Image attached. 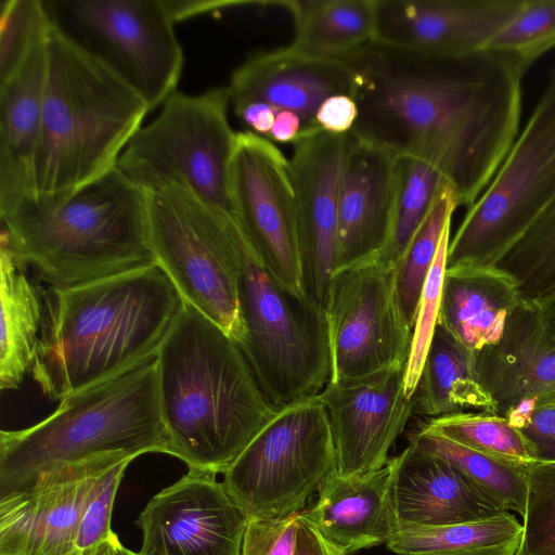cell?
Masks as SVG:
<instances>
[{
  "label": "cell",
  "mask_w": 555,
  "mask_h": 555,
  "mask_svg": "<svg viewBox=\"0 0 555 555\" xmlns=\"http://www.w3.org/2000/svg\"><path fill=\"white\" fill-rule=\"evenodd\" d=\"M416 70L357 54L362 73L351 131L434 164L457 206L483 193L519 133L524 75L491 51L425 60Z\"/></svg>",
  "instance_id": "cell-1"
},
{
  "label": "cell",
  "mask_w": 555,
  "mask_h": 555,
  "mask_svg": "<svg viewBox=\"0 0 555 555\" xmlns=\"http://www.w3.org/2000/svg\"><path fill=\"white\" fill-rule=\"evenodd\" d=\"M30 370L52 400L156 357L183 304L158 266L73 287H47Z\"/></svg>",
  "instance_id": "cell-2"
},
{
  "label": "cell",
  "mask_w": 555,
  "mask_h": 555,
  "mask_svg": "<svg viewBox=\"0 0 555 555\" xmlns=\"http://www.w3.org/2000/svg\"><path fill=\"white\" fill-rule=\"evenodd\" d=\"M156 365L169 454L189 468L223 474L278 412L237 343L185 301Z\"/></svg>",
  "instance_id": "cell-3"
},
{
  "label": "cell",
  "mask_w": 555,
  "mask_h": 555,
  "mask_svg": "<svg viewBox=\"0 0 555 555\" xmlns=\"http://www.w3.org/2000/svg\"><path fill=\"white\" fill-rule=\"evenodd\" d=\"M35 202H62L114 168L150 112L118 75L51 24Z\"/></svg>",
  "instance_id": "cell-4"
},
{
  "label": "cell",
  "mask_w": 555,
  "mask_h": 555,
  "mask_svg": "<svg viewBox=\"0 0 555 555\" xmlns=\"http://www.w3.org/2000/svg\"><path fill=\"white\" fill-rule=\"evenodd\" d=\"M0 219V241L49 287L157 264L145 192L117 167L62 202L30 201Z\"/></svg>",
  "instance_id": "cell-5"
},
{
  "label": "cell",
  "mask_w": 555,
  "mask_h": 555,
  "mask_svg": "<svg viewBox=\"0 0 555 555\" xmlns=\"http://www.w3.org/2000/svg\"><path fill=\"white\" fill-rule=\"evenodd\" d=\"M170 453L156 357L60 400L41 422L0 433V495L42 472L108 453Z\"/></svg>",
  "instance_id": "cell-6"
},
{
  "label": "cell",
  "mask_w": 555,
  "mask_h": 555,
  "mask_svg": "<svg viewBox=\"0 0 555 555\" xmlns=\"http://www.w3.org/2000/svg\"><path fill=\"white\" fill-rule=\"evenodd\" d=\"M238 295L244 336L237 345L269 404L279 411L318 396L332 375L325 312L286 289L246 236Z\"/></svg>",
  "instance_id": "cell-7"
},
{
  "label": "cell",
  "mask_w": 555,
  "mask_h": 555,
  "mask_svg": "<svg viewBox=\"0 0 555 555\" xmlns=\"http://www.w3.org/2000/svg\"><path fill=\"white\" fill-rule=\"evenodd\" d=\"M157 264L183 301L240 344L244 336L238 258L245 235L234 215L182 185L145 192Z\"/></svg>",
  "instance_id": "cell-8"
},
{
  "label": "cell",
  "mask_w": 555,
  "mask_h": 555,
  "mask_svg": "<svg viewBox=\"0 0 555 555\" xmlns=\"http://www.w3.org/2000/svg\"><path fill=\"white\" fill-rule=\"evenodd\" d=\"M555 205V65L493 179L450 238L446 272L492 268Z\"/></svg>",
  "instance_id": "cell-9"
},
{
  "label": "cell",
  "mask_w": 555,
  "mask_h": 555,
  "mask_svg": "<svg viewBox=\"0 0 555 555\" xmlns=\"http://www.w3.org/2000/svg\"><path fill=\"white\" fill-rule=\"evenodd\" d=\"M229 108L228 87L195 95L175 91L132 137L116 167L144 192L182 185L232 212L230 168L237 132Z\"/></svg>",
  "instance_id": "cell-10"
},
{
  "label": "cell",
  "mask_w": 555,
  "mask_h": 555,
  "mask_svg": "<svg viewBox=\"0 0 555 555\" xmlns=\"http://www.w3.org/2000/svg\"><path fill=\"white\" fill-rule=\"evenodd\" d=\"M337 473L327 412L318 396L279 410L233 464L223 486L247 520L301 512Z\"/></svg>",
  "instance_id": "cell-11"
},
{
  "label": "cell",
  "mask_w": 555,
  "mask_h": 555,
  "mask_svg": "<svg viewBox=\"0 0 555 555\" xmlns=\"http://www.w3.org/2000/svg\"><path fill=\"white\" fill-rule=\"evenodd\" d=\"M50 22L146 103L162 106L177 88L183 52L163 0H43Z\"/></svg>",
  "instance_id": "cell-12"
},
{
  "label": "cell",
  "mask_w": 555,
  "mask_h": 555,
  "mask_svg": "<svg viewBox=\"0 0 555 555\" xmlns=\"http://www.w3.org/2000/svg\"><path fill=\"white\" fill-rule=\"evenodd\" d=\"M395 269L377 261L335 271L325 317L330 380L406 365L413 336L397 301Z\"/></svg>",
  "instance_id": "cell-13"
},
{
  "label": "cell",
  "mask_w": 555,
  "mask_h": 555,
  "mask_svg": "<svg viewBox=\"0 0 555 555\" xmlns=\"http://www.w3.org/2000/svg\"><path fill=\"white\" fill-rule=\"evenodd\" d=\"M230 196L232 212L264 266L286 289L305 298L288 159L269 139L237 132Z\"/></svg>",
  "instance_id": "cell-14"
},
{
  "label": "cell",
  "mask_w": 555,
  "mask_h": 555,
  "mask_svg": "<svg viewBox=\"0 0 555 555\" xmlns=\"http://www.w3.org/2000/svg\"><path fill=\"white\" fill-rule=\"evenodd\" d=\"M135 457L108 453L63 464L0 495V555H69L99 479Z\"/></svg>",
  "instance_id": "cell-15"
},
{
  "label": "cell",
  "mask_w": 555,
  "mask_h": 555,
  "mask_svg": "<svg viewBox=\"0 0 555 555\" xmlns=\"http://www.w3.org/2000/svg\"><path fill=\"white\" fill-rule=\"evenodd\" d=\"M350 131L312 128L292 142L289 177L295 194L304 296L325 310L336 270L339 192ZM325 312V311H324Z\"/></svg>",
  "instance_id": "cell-16"
},
{
  "label": "cell",
  "mask_w": 555,
  "mask_h": 555,
  "mask_svg": "<svg viewBox=\"0 0 555 555\" xmlns=\"http://www.w3.org/2000/svg\"><path fill=\"white\" fill-rule=\"evenodd\" d=\"M140 555H241L247 519L216 474L189 468L135 520Z\"/></svg>",
  "instance_id": "cell-17"
},
{
  "label": "cell",
  "mask_w": 555,
  "mask_h": 555,
  "mask_svg": "<svg viewBox=\"0 0 555 555\" xmlns=\"http://www.w3.org/2000/svg\"><path fill=\"white\" fill-rule=\"evenodd\" d=\"M524 0H377L375 46L453 61L487 50Z\"/></svg>",
  "instance_id": "cell-18"
},
{
  "label": "cell",
  "mask_w": 555,
  "mask_h": 555,
  "mask_svg": "<svg viewBox=\"0 0 555 555\" xmlns=\"http://www.w3.org/2000/svg\"><path fill=\"white\" fill-rule=\"evenodd\" d=\"M405 365L330 380L318 395L330 420L337 474L363 476L388 462V451L414 414L404 388Z\"/></svg>",
  "instance_id": "cell-19"
},
{
  "label": "cell",
  "mask_w": 555,
  "mask_h": 555,
  "mask_svg": "<svg viewBox=\"0 0 555 555\" xmlns=\"http://www.w3.org/2000/svg\"><path fill=\"white\" fill-rule=\"evenodd\" d=\"M399 153L350 131L338 206L336 270L374 262L388 245Z\"/></svg>",
  "instance_id": "cell-20"
},
{
  "label": "cell",
  "mask_w": 555,
  "mask_h": 555,
  "mask_svg": "<svg viewBox=\"0 0 555 555\" xmlns=\"http://www.w3.org/2000/svg\"><path fill=\"white\" fill-rule=\"evenodd\" d=\"M361 81L360 68L349 59L311 56L285 47L254 54L233 72L230 107L262 103L297 114L301 130L319 128L321 104L337 94L354 99Z\"/></svg>",
  "instance_id": "cell-21"
},
{
  "label": "cell",
  "mask_w": 555,
  "mask_h": 555,
  "mask_svg": "<svg viewBox=\"0 0 555 555\" xmlns=\"http://www.w3.org/2000/svg\"><path fill=\"white\" fill-rule=\"evenodd\" d=\"M392 461L391 503L398 526H449L506 512L441 457L408 444Z\"/></svg>",
  "instance_id": "cell-22"
},
{
  "label": "cell",
  "mask_w": 555,
  "mask_h": 555,
  "mask_svg": "<svg viewBox=\"0 0 555 555\" xmlns=\"http://www.w3.org/2000/svg\"><path fill=\"white\" fill-rule=\"evenodd\" d=\"M46 41L47 37L18 69L0 83V217L35 199L34 170L42 122Z\"/></svg>",
  "instance_id": "cell-23"
},
{
  "label": "cell",
  "mask_w": 555,
  "mask_h": 555,
  "mask_svg": "<svg viewBox=\"0 0 555 555\" xmlns=\"http://www.w3.org/2000/svg\"><path fill=\"white\" fill-rule=\"evenodd\" d=\"M392 472L390 457L384 467L363 476L335 473L320 487L317 503L301 515L347 555L386 544L398 527L391 503Z\"/></svg>",
  "instance_id": "cell-24"
},
{
  "label": "cell",
  "mask_w": 555,
  "mask_h": 555,
  "mask_svg": "<svg viewBox=\"0 0 555 555\" xmlns=\"http://www.w3.org/2000/svg\"><path fill=\"white\" fill-rule=\"evenodd\" d=\"M519 302L513 288L491 271L446 272L438 323L478 353L501 341Z\"/></svg>",
  "instance_id": "cell-25"
},
{
  "label": "cell",
  "mask_w": 555,
  "mask_h": 555,
  "mask_svg": "<svg viewBox=\"0 0 555 555\" xmlns=\"http://www.w3.org/2000/svg\"><path fill=\"white\" fill-rule=\"evenodd\" d=\"M294 17L289 49L311 56L347 59L374 44L377 0L278 2Z\"/></svg>",
  "instance_id": "cell-26"
},
{
  "label": "cell",
  "mask_w": 555,
  "mask_h": 555,
  "mask_svg": "<svg viewBox=\"0 0 555 555\" xmlns=\"http://www.w3.org/2000/svg\"><path fill=\"white\" fill-rule=\"evenodd\" d=\"M412 399L414 414L426 417L465 409L495 414V405L478 378L476 353L464 348L439 323Z\"/></svg>",
  "instance_id": "cell-27"
},
{
  "label": "cell",
  "mask_w": 555,
  "mask_h": 555,
  "mask_svg": "<svg viewBox=\"0 0 555 555\" xmlns=\"http://www.w3.org/2000/svg\"><path fill=\"white\" fill-rule=\"evenodd\" d=\"M0 387L17 389L31 370L40 336L43 302L24 267L0 241Z\"/></svg>",
  "instance_id": "cell-28"
},
{
  "label": "cell",
  "mask_w": 555,
  "mask_h": 555,
  "mask_svg": "<svg viewBox=\"0 0 555 555\" xmlns=\"http://www.w3.org/2000/svg\"><path fill=\"white\" fill-rule=\"evenodd\" d=\"M522 525L509 512L449 526L399 525L386 543L396 555H515Z\"/></svg>",
  "instance_id": "cell-29"
},
{
  "label": "cell",
  "mask_w": 555,
  "mask_h": 555,
  "mask_svg": "<svg viewBox=\"0 0 555 555\" xmlns=\"http://www.w3.org/2000/svg\"><path fill=\"white\" fill-rule=\"evenodd\" d=\"M409 444L456 466L479 490L504 511L524 517L527 504V467L508 463L455 442L425 427L408 433Z\"/></svg>",
  "instance_id": "cell-30"
},
{
  "label": "cell",
  "mask_w": 555,
  "mask_h": 555,
  "mask_svg": "<svg viewBox=\"0 0 555 555\" xmlns=\"http://www.w3.org/2000/svg\"><path fill=\"white\" fill-rule=\"evenodd\" d=\"M535 308L555 295V205L490 269Z\"/></svg>",
  "instance_id": "cell-31"
},
{
  "label": "cell",
  "mask_w": 555,
  "mask_h": 555,
  "mask_svg": "<svg viewBox=\"0 0 555 555\" xmlns=\"http://www.w3.org/2000/svg\"><path fill=\"white\" fill-rule=\"evenodd\" d=\"M449 186L439 169L429 160L399 153L398 186L391 235L377 260L395 269L412 238L429 214L437 196Z\"/></svg>",
  "instance_id": "cell-32"
},
{
  "label": "cell",
  "mask_w": 555,
  "mask_h": 555,
  "mask_svg": "<svg viewBox=\"0 0 555 555\" xmlns=\"http://www.w3.org/2000/svg\"><path fill=\"white\" fill-rule=\"evenodd\" d=\"M457 207L450 186L437 196L429 214L395 267L393 287L399 308L413 328L422 291L437 255L446 227Z\"/></svg>",
  "instance_id": "cell-33"
},
{
  "label": "cell",
  "mask_w": 555,
  "mask_h": 555,
  "mask_svg": "<svg viewBox=\"0 0 555 555\" xmlns=\"http://www.w3.org/2000/svg\"><path fill=\"white\" fill-rule=\"evenodd\" d=\"M421 422L455 442L508 463L529 465L539 461L525 435L501 415L457 412Z\"/></svg>",
  "instance_id": "cell-34"
},
{
  "label": "cell",
  "mask_w": 555,
  "mask_h": 555,
  "mask_svg": "<svg viewBox=\"0 0 555 555\" xmlns=\"http://www.w3.org/2000/svg\"><path fill=\"white\" fill-rule=\"evenodd\" d=\"M555 47V0H524L513 21L487 50L509 62L522 75Z\"/></svg>",
  "instance_id": "cell-35"
},
{
  "label": "cell",
  "mask_w": 555,
  "mask_h": 555,
  "mask_svg": "<svg viewBox=\"0 0 555 555\" xmlns=\"http://www.w3.org/2000/svg\"><path fill=\"white\" fill-rule=\"evenodd\" d=\"M51 27L43 0H4L0 9V83L46 39Z\"/></svg>",
  "instance_id": "cell-36"
},
{
  "label": "cell",
  "mask_w": 555,
  "mask_h": 555,
  "mask_svg": "<svg viewBox=\"0 0 555 555\" xmlns=\"http://www.w3.org/2000/svg\"><path fill=\"white\" fill-rule=\"evenodd\" d=\"M515 555H555V461L527 467V504Z\"/></svg>",
  "instance_id": "cell-37"
},
{
  "label": "cell",
  "mask_w": 555,
  "mask_h": 555,
  "mask_svg": "<svg viewBox=\"0 0 555 555\" xmlns=\"http://www.w3.org/2000/svg\"><path fill=\"white\" fill-rule=\"evenodd\" d=\"M450 231L451 223H449L443 231L437 255L427 275L420 298L413 327L411 350L405 365L404 388L408 397H412L417 386L425 359L438 324L446 276Z\"/></svg>",
  "instance_id": "cell-38"
},
{
  "label": "cell",
  "mask_w": 555,
  "mask_h": 555,
  "mask_svg": "<svg viewBox=\"0 0 555 555\" xmlns=\"http://www.w3.org/2000/svg\"><path fill=\"white\" fill-rule=\"evenodd\" d=\"M131 461L126 460L118 463L96 482L80 519L76 548H90L115 534L111 528L114 501L124 473Z\"/></svg>",
  "instance_id": "cell-39"
},
{
  "label": "cell",
  "mask_w": 555,
  "mask_h": 555,
  "mask_svg": "<svg viewBox=\"0 0 555 555\" xmlns=\"http://www.w3.org/2000/svg\"><path fill=\"white\" fill-rule=\"evenodd\" d=\"M299 514L247 520L241 555H294Z\"/></svg>",
  "instance_id": "cell-40"
},
{
  "label": "cell",
  "mask_w": 555,
  "mask_h": 555,
  "mask_svg": "<svg viewBox=\"0 0 555 555\" xmlns=\"http://www.w3.org/2000/svg\"><path fill=\"white\" fill-rule=\"evenodd\" d=\"M519 430L534 448L539 461H555V409L535 406Z\"/></svg>",
  "instance_id": "cell-41"
},
{
  "label": "cell",
  "mask_w": 555,
  "mask_h": 555,
  "mask_svg": "<svg viewBox=\"0 0 555 555\" xmlns=\"http://www.w3.org/2000/svg\"><path fill=\"white\" fill-rule=\"evenodd\" d=\"M359 116L357 101L346 94L327 98L319 107L315 124L324 131L344 134L352 130Z\"/></svg>",
  "instance_id": "cell-42"
},
{
  "label": "cell",
  "mask_w": 555,
  "mask_h": 555,
  "mask_svg": "<svg viewBox=\"0 0 555 555\" xmlns=\"http://www.w3.org/2000/svg\"><path fill=\"white\" fill-rule=\"evenodd\" d=\"M294 555H347L324 538L302 515L298 518V530Z\"/></svg>",
  "instance_id": "cell-43"
},
{
  "label": "cell",
  "mask_w": 555,
  "mask_h": 555,
  "mask_svg": "<svg viewBox=\"0 0 555 555\" xmlns=\"http://www.w3.org/2000/svg\"><path fill=\"white\" fill-rule=\"evenodd\" d=\"M163 2L175 24L220 9L245 3L215 0H163Z\"/></svg>",
  "instance_id": "cell-44"
},
{
  "label": "cell",
  "mask_w": 555,
  "mask_h": 555,
  "mask_svg": "<svg viewBox=\"0 0 555 555\" xmlns=\"http://www.w3.org/2000/svg\"><path fill=\"white\" fill-rule=\"evenodd\" d=\"M235 116L247 126L248 131L268 138L276 111L262 103H250L233 108Z\"/></svg>",
  "instance_id": "cell-45"
},
{
  "label": "cell",
  "mask_w": 555,
  "mask_h": 555,
  "mask_svg": "<svg viewBox=\"0 0 555 555\" xmlns=\"http://www.w3.org/2000/svg\"><path fill=\"white\" fill-rule=\"evenodd\" d=\"M302 124L300 117L289 111H280L275 115L273 126L267 139L280 143H292L300 133Z\"/></svg>",
  "instance_id": "cell-46"
},
{
  "label": "cell",
  "mask_w": 555,
  "mask_h": 555,
  "mask_svg": "<svg viewBox=\"0 0 555 555\" xmlns=\"http://www.w3.org/2000/svg\"><path fill=\"white\" fill-rule=\"evenodd\" d=\"M533 309L537 311L544 333L555 341V295Z\"/></svg>",
  "instance_id": "cell-47"
},
{
  "label": "cell",
  "mask_w": 555,
  "mask_h": 555,
  "mask_svg": "<svg viewBox=\"0 0 555 555\" xmlns=\"http://www.w3.org/2000/svg\"><path fill=\"white\" fill-rule=\"evenodd\" d=\"M116 533L108 540L86 550L76 548L69 555H112L116 543L118 542Z\"/></svg>",
  "instance_id": "cell-48"
},
{
  "label": "cell",
  "mask_w": 555,
  "mask_h": 555,
  "mask_svg": "<svg viewBox=\"0 0 555 555\" xmlns=\"http://www.w3.org/2000/svg\"><path fill=\"white\" fill-rule=\"evenodd\" d=\"M535 406H547L555 409V389L538 398L534 401V408Z\"/></svg>",
  "instance_id": "cell-49"
},
{
  "label": "cell",
  "mask_w": 555,
  "mask_h": 555,
  "mask_svg": "<svg viewBox=\"0 0 555 555\" xmlns=\"http://www.w3.org/2000/svg\"><path fill=\"white\" fill-rule=\"evenodd\" d=\"M112 555H140L139 553H134L128 548H126L120 541H118L114 547Z\"/></svg>",
  "instance_id": "cell-50"
}]
</instances>
